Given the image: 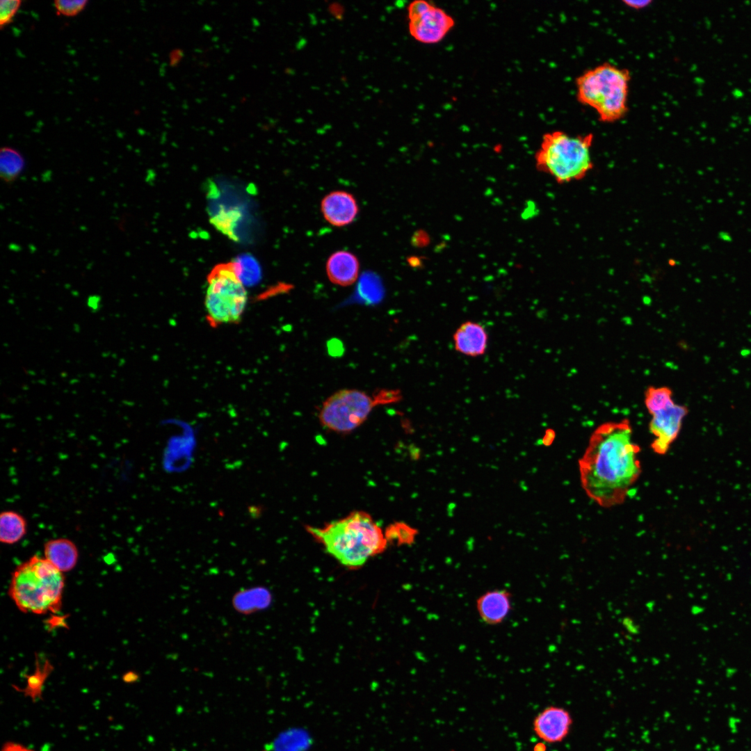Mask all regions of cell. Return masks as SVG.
I'll use <instances>...</instances> for the list:
<instances>
[{
  "label": "cell",
  "instance_id": "obj_17",
  "mask_svg": "<svg viewBox=\"0 0 751 751\" xmlns=\"http://www.w3.org/2000/svg\"><path fill=\"white\" fill-rule=\"evenodd\" d=\"M27 532V522L19 512L6 510L0 515V541L13 544L20 541Z\"/></svg>",
  "mask_w": 751,
  "mask_h": 751
},
{
  "label": "cell",
  "instance_id": "obj_21",
  "mask_svg": "<svg viewBox=\"0 0 751 751\" xmlns=\"http://www.w3.org/2000/svg\"><path fill=\"white\" fill-rule=\"evenodd\" d=\"M395 538L399 544H411L414 542L418 531L406 524L400 523L395 526Z\"/></svg>",
  "mask_w": 751,
  "mask_h": 751
},
{
  "label": "cell",
  "instance_id": "obj_14",
  "mask_svg": "<svg viewBox=\"0 0 751 751\" xmlns=\"http://www.w3.org/2000/svg\"><path fill=\"white\" fill-rule=\"evenodd\" d=\"M360 266V261L353 253L348 250H337L328 257L325 270L332 284L348 286L357 280Z\"/></svg>",
  "mask_w": 751,
  "mask_h": 751
},
{
  "label": "cell",
  "instance_id": "obj_13",
  "mask_svg": "<svg viewBox=\"0 0 751 751\" xmlns=\"http://www.w3.org/2000/svg\"><path fill=\"white\" fill-rule=\"evenodd\" d=\"M455 350L469 357L483 355L487 350L488 334L483 325L467 321L460 325L453 335Z\"/></svg>",
  "mask_w": 751,
  "mask_h": 751
},
{
  "label": "cell",
  "instance_id": "obj_26",
  "mask_svg": "<svg viewBox=\"0 0 751 751\" xmlns=\"http://www.w3.org/2000/svg\"><path fill=\"white\" fill-rule=\"evenodd\" d=\"M546 747L544 743H538L534 747V751H545Z\"/></svg>",
  "mask_w": 751,
  "mask_h": 751
},
{
  "label": "cell",
  "instance_id": "obj_15",
  "mask_svg": "<svg viewBox=\"0 0 751 751\" xmlns=\"http://www.w3.org/2000/svg\"><path fill=\"white\" fill-rule=\"evenodd\" d=\"M44 555V558L62 573L74 569L79 558L76 544L67 538H56L46 542Z\"/></svg>",
  "mask_w": 751,
  "mask_h": 751
},
{
  "label": "cell",
  "instance_id": "obj_1",
  "mask_svg": "<svg viewBox=\"0 0 751 751\" xmlns=\"http://www.w3.org/2000/svg\"><path fill=\"white\" fill-rule=\"evenodd\" d=\"M640 449L627 420L601 424L579 462L582 487L604 508L622 503L641 473Z\"/></svg>",
  "mask_w": 751,
  "mask_h": 751
},
{
  "label": "cell",
  "instance_id": "obj_4",
  "mask_svg": "<svg viewBox=\"0 0 751 751\" xmlns=\"http://www.w3.org/2000/svg\"><path fill=\"white\" fill-rule=\"evenodd\" d=\"M593 140L592 133L572 136L560 130L547 132L535 154V166L560 184L582 180L594 168Z\"/></svg>",
  "mask_w": 751,
  "mask_h": 751
},
{
  "label": "cell",
  "instance_id": "obj_5",
  "mask_svg": "<svg viewBox=\"0 0 751 751\" xmlns=\"http://www.w3.org/2000/svg\"><path fill=\"white\" fill-rule=\"evenodd\" d=\"M630 80L627 69L604 63L576 79L577 100L593 108L600 122H615L628 111Z\"/></svg>",
  "mask_w": 751,
  "mask_h": 751
},
{
  "label": "cell",
  "instance_id": "obj_19",
  "mask_svg": "<svg viewBox=\"0 0 751 751\" xmlns=\"http://www.w3.org/2000/svg\"><path fill=\"white\" fill-rule=\"evenodd\" d=\"M86 0H57L54 5L57 15L72 17L80 13L86 6Z\"/></svg>",
  "mask_w": 751,
  "mask_h": 751
},
{
  "label": "cell",
  "instance_id": "obj_16",
  "mask_svg": "<svg viewBox=\"0 0 751 751\" xmlns=\"http://www.w3.org/2000/svg\"><path fill=\"white\" fill-rule=\"evenodd\" d=\"M195 446L193 434L172 437L166 450V469L172 472H181L188 469L192 462Z\"/></svg>",
  "mask_w": 751,
  "mask_h": 751
},
{
  "label": "cell",
  "instance_id": "obj_25",
  "mask_svg": "<svg viewBox=\"0 0 751 751\" xmlns=\"http://www.w3.org/2000/svg\"><path fill=\"white\" fill-rule=\"evenodd\" d=\"M554 438V432L551 429H549L546 431L544 437L542 438V443L545 446H549Z\"/></svg>",
  "mask_w": 751,
  "mask_h": 751
},
{
  "label": "cell",
  "instance_id": "obj_20",
  "mask_svg": "<svg viewBox=\"0 0 751 751\" xmlns=\"http://www.w3.org/2000/svg\"><path fill=\"white\" fill-rule=\"evenodd\" d=\"M22 1L19 0H1L0 1V26L10 23L17 12Z\"/></svg>",
  "mask_w": 751,
  "mask_h": 751
},
{
  "label": "cell",
  "instance_id": "obj_2",
  "mask_svg": "<svg viewBox=\"0 0 751 751\" xmlns=\"http://www.w3.org/2000/svg\"><path fill=\"white\" fill-rule=\"evenodd\" d=\"M326 551L349 568L362 566L371 557L382 552L387 539L372 517L355 511L323 527H307Z\"/></svg>",
  "mask_w": 751,
  "mask_h": 751
},
{
  "label": "cell",
  "instance_id": "obj_10",
  "mask_svg": "<svg viewBox=\"0 0 751 751\" xmlns=\"http://www.w3.org/2000/svg\"><path fill=\"white\" fill-rule=\"evenodd\" d=\"M533 725L535 734L542 741L558 743L568 736L572 725V718L565 709L549 706L538 713Z\"/></svg>",
  "mask_w": 751,
  "mask_h": 751
},
{
  "label": "cell",
  "instance_id": "obj_9",
  "mask_svg": "<svg viewBox=\"0 0 751 751\" xmlns=\"http://www.w3.org/2000/svg\"><path fill=\"white\" fill-rule=\"evenodd\" d=\"M407 16L410 35L423 44L440 42L455 26L452 16L424 0L411 2L407 7Z\"/></svg>",
  "mask_w": 751,
  "mask_h": 751
},
{
  "label": "cell",
  "instance_id": "obj_23",
  "mask_svg": "<svg viewBox=\"0 0 751 751\" xmlns=\"http://www.w3.org/2000/svg\"><path fill=\"white\" fill-rule=\"evenodd\" d=\"M2 751H33L21 745L9 743L5 745Z\"/></svg>",
  "mask_w": 751,
  "mask_h": 751
},
{
  "label": "cell",
  "instance_id": "obj_18",
  "mask_svg": "<svg viewBox=\"0 0 751 751\" xmlns=\"http://www.w3.org/2000/svg\"><path fill=\"white\" fill-rule=\"evenodd\" d=\"M24 165V159L17 150L10 147L1 149L0 176L6 183L13 182L22 173Z\"/></svg>",
  "mask_w": 751,
  "mask_h": 751
},
{
  "label": "cell",
  "instance_id": "obj_6",
  "mask_svg": "<svg viewBox=\"0 0 751 751\" xmlns=\"http://www.w3.org/2000/svg\"><path fill=\"white\" fill-rule=\"evenodd\" d=\"M247 301L246 289L234 265H220L211 272L208 277L204 306L211 325L239 323Z\"/></svg>",
  "mask_w": 751,
  "mask_h": 751
},
{
  "label": "cell",
  "instance_id": "obj_24",
  "mask_svg": "<svg viewBox=\"0 0 751 751\" xmlns=\"http://www.w3.org/2000/svg\"><path fill=\"white\" fill-rule=\"evenodd\" d=\"M100 298L97 296H90L88 299V306L92 310H97L99 308Z\"/></svg>",
  "mask_w": 751,
  "mask_h": 751
},
{
  "label": "cell",
  "instance_id": "obj_7",
  "mask_svg": "<svg viewBox=\"0 0 751 751\" xmlns=\"http://www.w3.org/2000/svg\"><path fill=\"white\" fill-rule=\"evenodd\" d=\"M382 401L356 389L339 390L323 403L318 413L322 426L339 434L349 433L360 426L373 409Z\"/></svg>",
  "mask_w": 751,
  "mask_h": 751
},
{
  "label": "cell",
  "instance_id": "obj_8",
  "mask_svg": "<svg viewBox=\"0 0 751 751\" xmlns=\"http://www.w3.org/2000/svg\"><path fill=\"white\" fill-rule=\"evenodd\" d=\"M645 403L652 416V449L656 454L664 455L677 438L688 410L674 402L672 391L667 387H649L645 391Z\"/></svg>",
  "mask_w": 751,
  "mask_h": 751
},
{
  "label": "cell",
  "instance_id": "obj_12",
  "mask_svg": "<svg viewBox=\"0 0 751 751\" xmlns=\"http://www.w3.org/2000/svg\"><path fill=\"white\" fill-rule=\"evenodd\" d=\"M512 595L506 588L490 590L476 600L479 617L486 624L496 626L503 623L512 608Z\"/></svg>",
  "mask_w": 751,
  "mask_h": 751
},
{
  "label": "cell",
  "instance_id": "obj_11",
  "mask_svg": "<svg viewBox=\"0 0 751 751\" xmlns=\"http://www.w3.org/2000/svg\"><path fill=\"white\" fill-rule=\"evenodd\" d=\"M321 211L330 225L340 227L354 221L359 212L355 197L346 191H334L323 197Z\"/></svg>",
  "mask_w": 751,
  "mask_h": 751
},
{
  "label": "cell",
  "instance_id": "obj_3",
  "mask_svg": "<svg viewBox=\"0 0 751 751\" xmlns=\"http://www.w3.org/2000/svg\"><path fill=\"white\" fill-rule=\"evenodd\" d=\"M64 586L63 573L33 556L15 568L8 593L21 611L40 615L60 609Z\"/></svg>",
  "mask_w": 751,
  "mask_h": 751
},
{
  "label": "cell",
  "instance_id": "obj_22",
  "mask_svg": "<svg viewBox=\"0 0 751 751\" xmlns=\"http://www.w3.org/2000/svg\"><path fill=\"white\" fill-rule=\"evenodd\" d=\"M622 2L627 6H628V7L632 8V9L640 10V9H643V8H645L647 7L652 3V1H649V0L628 1V0H627V1H623Z\"/></svg>",
  "mask_w": 751,
  "mask_h": 751
}]
</instances>
